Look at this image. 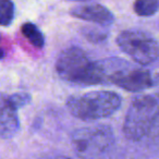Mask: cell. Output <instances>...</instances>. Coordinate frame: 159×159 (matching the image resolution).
I'll use <instances>...</instances> for the list:
<instances>
[{"label":"cell","instance_id":"obj_2","mask_svg":"<svg viewBox=\"0 0 159 159\" xmlns=\"http://www.w3.org/2000/svg\"><path fill=\"white\" fill-rule=\"evenodd\" d=\"M121 104V96L115 92L94 91L70 96L66 100V109L76 119L89 122L112 116Z\"/></svg>","mask_w":159,"mask_h":159},{"label":"cell","instance_id":"obj_14","mask_svg":"<svg viewBox=\"0 0 159 159\" xmlns=\"http://www.w3.org/2000/svg\"><path fill=\"white\" fill-rule=\"evenodd\" d=\"M146 137H148V139L152 141V143H159V110L157 112L156 117H155L150 131L148 132Z\"/></svg>","mask_w":159,"mask_h":159},{"label":"cell","instance_id":"obj_3","mask_svg":"<svg viewBox=\"0 0 159 159\" xmlns=\"http://www.w3.org/2000/svg\"><path fill=\"white\" fill-rule=\"evenodd\" d=\"M116 145L112 129L107 124L77 129L72 146L81 159H110Z\"/></svg>","mask_w":159,"mask_h":159},{"label":"cell","instance_id":"obj_11","mask_svg":"<svg viewBox=\"0 0 159 159\" xmlns=\"http://www.w3.org/2000/svg\"><path fill=\"white\" fill-rule=\"evenodd\" d=\"M14 19V3L11 0H0V25L8 26Z\"/></svg>","mask_w":159,"mask_h":159},{"label":"cell","instance_id":"obj_12","mask_svg":"<svg viewBox=\"0 0 159 159\" xmlns=\"http://www.w3.org/2000/svg\"><path fill=\"white\" fill-rule=\"evenodd\" d=\"M83 34H84V36L86 37L87 40L94 43V44L104 42L107 38V36H108V34L105 31H102L99 29H92V27L91 29H84Z\"/></svg>","mask_w":159,"mask_h":159},{"label":"cell","instance_id":"obj_4","mask_svg":"<svg viewBox=\"0 0 159 159\" xmlns=\"http://www.w3.org/2000/svg\"><path fill=\"white\" fill-rule=\"evenodd\" d=\"M158 110L159 93L143 94L133 98L122 126L124 136L133 142L147 136Z\"/></svg>","mask_w":159,"mask_h":159},{"label":"cell","instance_id":"obj_8","mask_svg":"<svg viewBox=\"0 0 159 159\" xmlns=\"http://www.w3.org/2000/svg\"><path fill=\"white\" fill-rule=\"evenodd\" d=\"M70 14L73 18L81 19V20L93 22L96 24L107 26L115 21V16L110 10L99 3H89V5H81L74 7L70 11Z\"/></svg>","mask_w":159,"mask_h":159},{"label":"cell","instance_id":"obj_16","mask_svg":"<svg viewBox=\"0 0 159 159\" xmlns=\"http://www.w3.org/2000/svg\"><path fill=\"white\" fill-rule=\"evenodd\" d=\"M57 159H70V158H66V157H58Z\"/></svg>","mask_w":159,"mask_h":159},{"label":"cell","instance_id":"obj_9","mask_svg":"<svg viewBox=\"0 0 159 159\" xmlns=\"http://www.w3.org/2000/svg\"><path fill=\"white\" fill-rule=\"evenodd\" d=\"M23 36L36 48H43L45 46V37L35 24L26 22L21 27Z\"/></svg>","mask_w":159,"mask_h":159},{"label":"cell","instance_id":"obj_13","mask_svg":"<svg viewBox=\"0 0 159 159\" xmlns=\"http://www.w3.org/2000/svg\"><path fill=\"white\" fill-rule=\"evenodd\" d=\"M10 99H11L12 104L14 105L16 109L21 108V107H24L26 106L27 104L31 102V95L27 93H16V94H13V95L9 96Z\"/></svg>","mask_w":159,"mask_h":159},{"label":"cell","instance_id":"obj_10","mask_svg":"<svg viewBox=\"0 0 159 159\" xmlns=\"http://www.w3.org/2000/svg\"><path fill=\"white\" fill-rule=\"evenodd\" d=\"M133 9L139 16H152L159 10V0H135Z\"/></svg>","mask_w":159,"mask_h":159},{"label":"cell","instance_id":"obj_15","mask_svg":"<svg viewBox=\"0 0 159 159\" xmlns=\"http://www.w3.org/2000/svg\"><path fill=\"white\" fill-rule=\"evenodd\" d=\"M3 57H5V51H3V49L0 48V60L2 59Z\"/></svg>","mask_w":159,"mask_h":159},{"label":"cell","instance_id":"obj_6","mask_svg":"<svg viewBox=\"0 0 159 159\" xmlns=\"http://www.w3.org/2000/svg\"><path fill=\"white\" fill-rule=\"evenodd\" d=\"M119 48L141 66H147L159 58V44L148 33L139 30H126L118 35Z\"/></svg>","mask_w":159,"mask_h":159},{"label":"cell","instance_id":"obj_7","mask_svg":"<svg viewBox=\"0 0 159 159\" xmlns=\"http://www.w3.org/2000/svg\"><path fill=\"white\" fill-rule=\"evenodd\" d=\"M18 109L8 95L0 93V139H11L20 129Z\"/></svg>","mask_w":159,"mask_h":159},{"label":"cell","instance_id":"obj_5","mask_svg":"<svg viewBox=\"0 0 159 159\" xmlns=\"http://www.w3.org/2000/svg\"><path fill=\"white\" fill-rule=\"evenodd\" d=\"M106 81L128 92H141L154 86V79L149 71L132 66L120 59L102 61Z\"/></svg>","mask_w":159,"mask_h":159},{"label":"cell","instance_id":"obj_1","mask_svg":"<svg viewBox=\"0 0 159 159\" xmlns=\"http://www.w3.org/2000/svg\"><path fill=\"white\" fill-rule=\"evenodd\" d=\"M56 71L62 81L76 86L107 84L102 61H93L79 47H69L60 53Z\"/></svg>","mask_w":159,"mask_h":159}]
</instances>
